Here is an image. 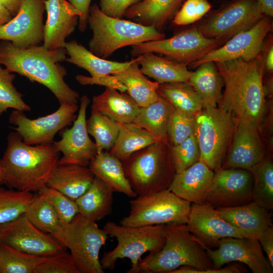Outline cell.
<instances>
[{"instance_id":"1","label":"cell","mask_w":273,"mask_h":273,"mask_svg":"<svg viewBox=\"0 0 273 273\" xmlns=\"http://www.w3.org/2000/svg\"><path fill=\"white\" fill-rule=\"evenodd\" d=\"M215 63L225 86L218 107L260 128L266 113L262 51L249 61L236 59Z\"/></svg>"},{"instance_id":"2","label":"cell","mask_w":273,"mask_h":273,"mask_svg":"<svg viewBox=\"0 0 273 273\" xmlns=\"http://www.w3.org/2000/svg\"><path fill=\"white\" fill-rule=\"evenodd\" d=\"M65 48L48 50L36 45L25 48L14 46L7 40L0 41V64L10 72L43 85L51 91L60 105L77 104L79 94L65 81Z\"/></svg>"},{"instance_id":"3","label":"cell","mask_w":273,"mask_h":273,"mask_svg":"<svg viewBox=\"0 0 273 273\" xmlns=\"http://www.w3.org/2000/svg\"><path fill=\"white\" fill-rule=\"evenodd\" d=\"M60 156L53 143L29 145L16 131L10 132L0 159L4 184L19 191L38 192L53 175Z\"/></svg>"},{"instance_id":"4","label":"cell","mask_w":273,"mask_h":273,"mask_svg":"<svg viewBox=\"0 0 273 273\" xmlns=\"http://www.w3.org/2000/svg\"><path fill=\"white\" fill-rule=\"evenodd\" d=\"M162 248L141 259L133 273H171L183 266L201 270L212 268L205 244L191 233L185 223L165 224Z\"/></svg>"},{"instance_id":"5","label":"cell","mask_w":273,"mask_h":273,"mask_svg":"<svg viewBox=\"0 0 273 273\" xmlns=\"http://www.w3.org/2000/svg\"><path fill=\"white\" fill-rule=\"evenodd\" d=\"M88 22L93 33L89 51L105 59L123 47L165 38L154 27L109 16L97 4L90 6Z\"/></svg>"},{"instance_id":"6","label":"cell","mask_w":273,"mask_h":273,"mask_svg":"<svg viewBox=\"0 0 273 273\" xmlns=\"http://www.w3.org/2000/svg\"><path fill=\"white\" fill-rule=\"evenodd\" d=\"M121 162L137 196L168 189L176 174L170 144L161 141L136 151Z\"/></svg>"},{"instance_id":"7","label":"cell","mask_w":273,"mask_h":273,"mask_svg":"<svg viewBox=\"0 0 273 273\" xmlns=\"http://www.w3.org/2000/svg\"><path fill=\"white\" fill-rule=\"evenodd\" d=\"M164 226L165 224L129 226L108 221L103 229L109 236L116 239L117 245L104 253L100 259L102 268L113 270L118 259L127 258L131 267L127 272L133 273L144 253H155L162 248L165 241Z\"/></svg>"},{"instance_id":"8","label":"cell","mask_w":273,"mask_h":273,"mask_svg":"<svg viewBox=\"0 0 273 273\" xmlns=\"http://www.w3.org/2000/svg\"><path fill=\"white\" fill-rule=\"evenodd\" d=\"M238 119L219 107H205L196 115L194 135L200 160L214 171L221 167Z\"/></svg>"},{"instance_id":"9","label":"cell","mask_w":273,"mask_h":273,"mask_svg":"<svg viewBox=\"0 0 273 273\" xmlns=\"http://www.w3.org/2000/svg\"><path fill=\"white\" fill-rule=\"evenodd\" d=\"M129 214L119 224L140 226L170 223L186 224L191 203L169 189L154 194L139 195L129 201Z\"/></svg>"},{"instance_id":"10","label":"cell","mask_w":273,"mask_h":273,"mask_svg":"<svg viewBox=\"0 0 273 273\" xmlns=\"http://www.w3.org/2000/svg\"><path fill=\"white\" fill-rule=\"evenodd\" d=\"M264 16L256 0H230L197 27L205 37L215 40L218 47Z\"/></svg>"},{"instance_id":"11","label":"cell","mask_w":273,"mask_h":273,"mask_svg":"<svg viewBox=\"0 0 273 273\" xmlns=\"http://www.w3.org/2000/svg\"><path fill=\"white\" fill-rule=\"evenodd\" d=\"M108 235L89 220L77 213L66 225L65 248L70 255L79 273H104L99 253Z\"/></svg>"},{"instance_id":"12","label":"cell","mask_w":273,"mask_h":273,"mask_svg":"<svg viewBox=\"0 0 273 273\" xmlns=\"http://www.w3.org/2000/svg\"><path fill=\"white\" fill-rule=\"evenodd\" d=\"M131 47L130 53L133 57L152 52L163 55L169 60L188 65L217 48L218 45L213 39L205 37L196 26L168 38L144 42Z\"/></svg>"},{"instance_id":"13","label":"cell","mask_w":273,"mask_h":273,"mask_svg":"<svg viewBox=\"0 0 273 273\" xmlns=\"http://www.w3.org/2000/svg\"><path fill=\"white\" fill-rule=\"evenodd\" d=\"M78 110L77 104H62L53 113L31 119L24 112L14 109L10 114L9 122L25 144H52L56 134L74 121Z\"/></svg>"},{"instance_id":"14","label":"cell","mask_w":273,"mask_h":273,"mask_svg":"<svg viewBox=\"0 0 273 273\" xmlns=\"http://www.w3.org/2000/svg\"><path fill=\"white\" fill-rule=\"evenodd\" d=\"M253 186L250 170L220 167L214 171L205 204L217 209L249 203L253 201Z\"/></svg>"},{"instance_id":"15","label":"cell","mask_w":273,"mask_h":273,"mask_svg":"<svg viewBox=\"0 0 273 273\" xmlns=\"http://www.w3.org/2000/svg\"><path fill=\"white\" fill-rule=\"evenodd\" d=\"M271 18L264 16L249 28L234 35L221 47L205 54L191 64L197 67L212 61L219 62L241 59L249 61L257 57L263 50L264 40L272 28Z\"/></svg>"},{"instance_id":"16","label":"cell","mask_w":273,"mask_h":273,"mask_svg":"<svg viewBox=\"0 0 273 273\" xmlns=\"http://www.w3.org/2000/svg\"><path fill=\"white\" fill-rule=\"evenodd\" d=\"M0 242L38 256H49L64 250L58 241L35 226L24 213L0 224Z\"/></svg>"},{"instance_id":"17","label":"cell","mask_w":273,"mask_h":273,"mask_svg":"<svg viewBox=\"0 0 273 273\" xmlns=\"http://www.w3.org/2000/svg\"><path fill=\"white\" fill-rule=\"evenodd\" d=\"M44 0H22L19 10L0 26V40L20 48L39 44L44 38Z\"/></svg>"},{"instance_id":"18","label":"cell","mask_w":273,"mask_h":273,"mask_svg":"<svg viewBox=\"0 0 273 273\" xmlns=\"http://www.w3.org/2000/svg\"><path fill=\"white\" fill-rule=\"evenodd\" d=\"M214 268L233 261L243 263L253 273H272L273 267L257 239L226 237L220 239L214 249L205 245Z\"/></svg>"},{"instance_id":"19","label":"cell","mask_w":273,"mask_h":273,"mask_svg":"<svg viewBox=\"0 0 273 273\" xmlns=\"http://www.w3.org/2000/svg\"><path fill=\"white\" fill-rule=\"evenodd\" d=\"M90 100L84 95L80 99L78 114L72 126L61 133V139L53 142L56 149L63 154L59 164H75L88 166L98 154L95 142L89 136L86 113Z\"/></svg>"},{"instance_id":"20","label":"cell","mask_w":273,"mask_h":273,"mask_svg":"<svg viewBox=\"0 0 273 273\" xmlns=\"http://www.w3.org/2000/svg\"><path fill=\"white\" fill-rule=\"evenodd\" d=\"M265 157V150L259 133V127L253 122L238 119L221 167L250 170Z\"/></svg>"},{"instance_id":"21","label":"cell","mask_w":273,"mask_h":273,"mask_svg":"<svg viewBox=\"0 0 273 273\" xmlns=\"http://www.w3.org/2000/svg\"><path fill=\"white\" fill-rule=\"evenodd\" d=\"M186 224L191 233L211 248H217L222 238L243 237L216 209L205 203H191Z\"/></svg>"},{"instance_id":"22","label":"cell","mask_w":273,"mask_h":273,"mask_svg":"<svg viewBox=\"0 0 273 273\" xmlns=\"http://www.w3.org/2000/svg\"><path fill=\"white\" fill-rule=\"evenodd\" d=\"M47 19L43 46L48 50L64 48L66 38L75 30L80 12L66 0H44Z\"/></svg>"},{"instance_id":"23","label":"cell","mask_w":273,"mask_h":273,"mask_svg":"<svg viewBox=\"0 0 273 273\" xmlns=\"http://www.w3.org/2000/svg\"><path fill=\"white\" fill-rule=\"evenodd\" d=\"M216 210L244 238L258 240L266 229L272 226L271 211L254 201L239 206Z\"/></svg>"},{"instance_id":"24","label":"cell","mask_w":273,"mask_h":273,"mask_svg":"<svg viewBox=\"0 0 273 273\" xmlns=\"http://www.w3.org/2000/svg\"><path fill=\"white\" fill-rule=\"evenodd\" d=\"M214 171L199 161L176 173L169 190L191 203L204 204Z\"/></svg>"},{"instance_id":"25","label":"cell","mask_w":273,"mask_h":273,"mask_svg":"<svg viewBox=\"0 0 273 273\" xmlns=\"http://www.w3.org/2000/svg\"><path fill=\"white\" fill-rule=\"evenodd\" d=\"M95 176L88 166L59 164L47 186L75 201L89 188Z\"/></svg>"},{"instance_id":"26","label":"cell","mask_w":273,"mask_h":273,"mask_svg":"<svg viewBox=\"0 0 273 273\" xmlns=\"http://www.w3.org/2000/svg\"><path fill=\"white\" fill-rule=\"evenodd\" d=\"M140 107L125 92L106 87L92 99V109L121 123H133Z\"/></svg>"},{"instance_id":"27","label":"cell","mask_w":273,"mask_h":273,"mask_svg":"<svg viewBox=\"0 0 273 273\" xmlns=\"http://www.w3.org/2000/svg\"><path fill=\"white\" fill-rule=\"evenodd\" d=\"M64 48L69 56L65 61L85 69L92 77L116 73L125 69L138 59L136 57L124 62L107 60L95 55L75 40L66 42Z\"/></svg>"},{"instance_id":"28","label":"cell","mask_w":273,"mask_h":273,"mask_svg":"<svg viewBox=\"0 0 273 273\" xmlns=\"http://www.w3.org/2000/svg\"><path fill=\"white\" fill-rule=\"evenodd\" d=\"M184 0H143L132 5L124 16L135 22L160 31L177 12Z\"/></svg>"},{"instance_id":"29","label":"cell","mask_w":273,"mask_h":273,"mask_svg":"<svg viewBox=\"0 0 273 273\" xmlns=\"http://www.w3.org/2000/svg\"><path fill=\"white\" fill-rule=\"evenodd\" d=\"M113 193L104 181L95 176L89 188L75 200L78 213L95 222L103 219L112 211Z\"/></svg>"},{"instance_id":"30","label":"cell","mask_w":273,"mask_h":273,"mask_svg":"<svg viewBox=\"0 0 273 273\" xmlns=\"http://www.w3.org/2000/svg\"><path fill=\"white\" fill-rule=\"evenodd\" d=\"M88 167L95 176L104 181L114 192L123 193L132 198L137 196L125 175L122 162L109 152L98 153Z\"/></svg>"},{"instance_id":"31","label":"cell","mask_w":273,"mask_h":273,"mask_svg":"<svg viewBox=\"0 0 273 273\" xmlns=\"http://www.w3.org/2000/svg\"><path fill=\"white\" fill-rule=\"evenodd\" d=\"M34 195L24 214L41 231L49 233L65 248L66 225L42 194Z\"/></svg>"},{"instance_id":"32","label":"cell","mask_w":273,"mask_h":273,"mask_svg":"<svg viewBox=\"0 0 273 273\" xmlns=\"http://www.w3.org/2000/svg\"><path fill=\"white\" fill-rule=\"evenodd\" d=\"M141 71L159 83L188 82L193 73L187 65L178 63L152 52L139 56Z\"/></svg>"},{"instance_id":"33","label":"cell","mask_w":273,"mask_h":273,"mask_svg":"<svg viewBox=\"0 0 273 273\" xmlns=\"http://www.w3.org/2000/svg\"><path fill=\"white\" fill-rule=\"evenodd\" d=\"M188 82L200 97L203 107H217L222 97L224 81L215 62L209 61L197 66Z\"/></svg>"},{"instance_id":"34","label":"cell","mask_w":273,"mask_h":273,"mask_svg":"<svg viewBox=\"0 0 273 273\" xmlns=\"http://www.w3.org/2000/svg\"><path fill=\"white\" fill-rule=\"evenodd\" d=\"M136 61L125 69L113 74L126 87L127 94L140 107H146L156 101L159 97L157 88L159 83L149 80L141 71Z\"/></svg>"},{"instance_id":"35","label":"cell","mask_w":273,"mask_h":273,"mask_svg":"<svg viewBox=\"0 0 273 273\" xmlns=\"http://www.w3.org/2000/svg\"><path fill=\"white\" fill-rule=\"evenodd\" d=\"M173 108L168 101L159 96L156 101L146 107H140L133 123L145 129L158 141L169 143L167 123Z\"/></svg>"},{"instance_id":"36","label":"cell","mask_w":273,"mask_h":273,"mask_svg":"<svg viewBox=\"0 0 273 273\" xmlns=\"http://www.w3.org/2000/svg\"><path fill=\"white\" fill-rule=\"evenodd\" d=\"M119 123V132L109 152L121 161L136 151L159 141L145 129L133 123Z\"/></svg>"},{"instance_id":"37","label":"cell","mask_w":273,"mask_h":273,"mask_svg":"<svg viewBox=\"0 0 273 273\" xmlns=\"http://www.w3.org/2000/svg\"><path fill=\"white\" fill-rule=\"evenodd\" d=\"M157 91L179 111L197 115L203 107L200 97L189 82L159 83Z\"/></svg>"},{"instance_id":"38","label":"cell","mask_w":273,"mask_h":273,"mask_svg":"<svg viewBox=\"0 0 273 273\" xmlns=\"http://www.w3.org/2000/svg\"><path fill=\"white\" fill-rule=\"evenodd\" d=\"M249 170L253 176V201L271 211L273 209V163L271 157H265Z\"/></svg>"},{"instance_id":"39","label":"cell","mask_w":273,"mask_h":273,"mask_svg":"<svg viewBox=\"0 0 273 273\" xmlns=\"http://www.w3.org/2000/svg\"><path fill=\"white\" fill-rule=\"evenodd\" d=\"M86 126L88 133L95 140L98 153L109 151L119 133V122L92 109Z\"/></svg>"},{"instance_id":"40","label":"cell","mask_w":273,"mask_h":273,"mask_svg":"<svg viewBox=\"0 0 273 273\" xmlns=\"http://www.w3.org/2000/svg\"><path fill=\"white\" fill-rule=\"evenodd\" d=\"M47 257L28 254L0 242V273H35Z\"/></svg>"},{"instance_id":"41","label":"cell","mask_w":273,"mask_h":273,"mask_svg":"<svg viewBox=\"0 0 273 273\" xmlns=\"http://www.w3.org/2000/svg\"><path fill=\"white\" fill-rule=\"evenodd\" d=\"M34 194L0 186V224L11 221L24 214Z\"/></svg>"},{"instance_id":"42","label":"cell","mask_w":273,"mask_h":273,"mask_svg":"<svg viewBox=\"0 0 273 273\" xmlns=\"http://www.w3.org/2000/svg\"><path fill=\"white\" fill-rule=\"evenodd\" d=\"M15 75L0 64V116L9 108L29 111L31 108L24 101L23 95L13 84Z\"/></svg>"},{"instance_id":"43","label":"cell","mask_w":273,"mask_h":273,"mask_svg":"<svg viewBox=\"0 0 273 273\" xmlns=\"http://www.w3.org/2000/svg\"><path fill=\"white\" fill-rule=\"evenodd\" d=\"M196 115L179 111L173 107L167 123V135L170 145H176L194 133Z\"/></svg>"},{"instance_id":"44","label":"cell","mask_w":273,"mask_h":273,"mask_svg":"<svg viewBox=\"0 0 273 273\" xmlns=\"http://www.w3.org/2000/svg\"><path fill=\"white\" fill-rule=\"evenodd\" d=\"M170 148L176 173L200 160V151L194 133L176 145L170 144Z\"/></svg>"},{"instance_id":"45","label":"cell","mask_w":273,"mask_h":273,"mask_svg":"<svg viewBox=\"0 0 273 273\" xmlns=\"http://www.w3.org/2000/svg\"><path fill=\"white\" fill-rule=\"evenodd\" d=\"M38 192L48 199L64 224L70 223L78 213L76 201L60 191L46 185Z\"/></svg>"},{"instance_id":"46","label":"cell","mask_w":273,"mask_h":273,"mask_svg":"<svg viewBox=\"0 0 273 273\" xmlns=\"http://www.w3.org/2000/svg\"><path fill=\"white\" fill-rule=\"evenodd\" d=\"M211 8L208 0H186L174 15L172 23L176 26L191 24L202 19Z\"/></svg>"},{"instance_id":"47","label":"cell","mask_w":273,"mask_h":273,"mask_svg":"<svg viewBox=\"0 0 273 273\" xmlns=\"http://www.w3.org/2000/svg\"><path fill=\"white\" fill-rule=\"evenodd\" d=\"M35 273H79L69 253L63 250L47 256L37 267Z\"/></svg>"},{"instance_id":"48","label":"cell","mask_w":273,"mask_h":273,"mask_svg":"<svg viewBox=\"0 0 273 273\" xmlns=\"http://www.w3.org/2000/svg\"><path fill=\"white\" fill-rule=\"evenodd\" d=\"M141 0H100V9L107 15L122 19L127 10Z\"/></svg>"},{"instance_id":"49","label":"cell","mask_w":273,"mask_h":273,"mask_svg":"<svg viewBox=\"0 0 273 273\" xmlns=\"http://www.w3.org/2000/svg\"><path fill=\"white\" fill-rule=\"evenodd\" d=\"M76 80L81 85H99L116 89L121 92H126L125 86L112 74L98 76H86L77 75Z\"/></svg>"},{"instance_id":"50","label":"cell","mask_w":273,"mask_h":273,"mask_svg":"<svg viewBox=\"0 0 273 273\" xmlns=\"http://www.w3.org/2000/svg\"><path fill=\"white\" fill-rule=\"evenodd\" d=\"M243 269L239 264H233L226 267H221L218 268H209L201 270L195 267L187 266H181L171 273H240Z\"/></svg>"},{"instance_id":"51","label":"cell","mask_w":273,"mask_h":273,"mask_svg":"<svg viewBox=\"0 0 273 273\" xmlns=\"http://www.w3.org/2000/svg\"><path fill=\"white\" fill-rule=\"evenodd\" d=\"M258 241L273 267V225L266 229L258 238Z\"/></svg>"},{"instance_id":"52","label":"cell","mask_w":273,"mask_h":273,"mask_svg":"<svg viewBox=\"0 0 273 273\" xmlns=\"http://www.w3.org/2000/svg\"><path fill=\"white\" fill-rule=\"evenodd\" d=\"M92 0H69V2L80 12L78 19V28L81 31H84L87 23L90 4Z\"/></svg>"},{"instance_id":"53","label":"cell","mask_w":273,"mask_h":273,"mask_svg":"<svg viewBox=\"0 0 273 273\" xmlns=\"http://www.w3.org/2000/svg\"><path fill=\"white\" fill-rule=\"evenodd\" d=\"M258 6L264 16H273V0H256Z\"/></svg>"},{"instance_id":"54","label":"cell","mask_w":273,"mask_h":273,"mask_svg":"<svg viewBox=\"0 0 273 273\" xmlns=\"http://www.w3.org/2000/svg\"><path fill=\"white\" fill-rule=\"evenodd\" d=\"M0 2L14 17L18 12L22 0H0Z\"/></svg>"},{"instance_id":"55","label":"cell","mask_w":273,"mask_h":273,"mask_svg":"<svg viewBox=\"0 0 273 273\" xmlns=\"http://www.w3.org/2000/svg\"><path fill=\"white\" fill-rule=\"evenodd\" d=\"M264 69L269 72L273 71V46L272 44L270 45L265 54H264Z\"/></svg>"},{"instance_id":"56","label":"cell","mask_w":273,"mask_h":273,"mask_svg":"<svg viewBox=\"0 0 273 273\" xmlns=\"http://www.w3.org/2000/svg\"><path fill=\"white\" fill-rule=\"evenodd\" d=\"M12 18L11 13L0 2V26L8 23Z\"/></svg>"},{"instance_id":"57","label":"cell","mask_w":273,"mask_h":273,"mask_svg":"<svg viewBox=\"0 0 273 273\" xmlns=\"http://www.w3.org/2000/svg\"><path fill=\"white\" fill-rule=\"evenodd\" d=\"M4 184V174L2 168L0 167V186Z\"/></svg>"}]
</instances>
